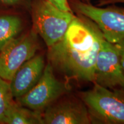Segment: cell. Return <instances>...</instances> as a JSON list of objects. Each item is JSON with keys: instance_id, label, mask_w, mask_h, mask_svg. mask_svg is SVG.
I'll use <instances>...</instances> for the list:
<instances>
[{"instance_id": "cell-1", "label": "cell", "mask_w": 124, "mask_h": 124, "mask_svg": "<svg viewBox=\"0 0 124 124\" xmlns=\"http://www.w3.org/2000/svg\"><path fill=\"white\" fill-rule=\"evenodd\" d=\"M104 39L95 23L75 14L61 39L48 48V63L67 79L94 83L96 59Z\"/></svg>"}, {"instance_id": "cell-2", "label": "cell", "mask_w": 124, "mask_h": 124, "mask_svg": "<svg viewBox=\"0 0 124 124\" xmlns=\"http://www.w3.org/2000/svg\"><path fill=\"white\" fill-rule=\"evenodd\" d=\"M94 85L79 94L87 108L91 123L124 124V89Z\"/></svg>"}, {"instance_id": "cell-3", "label": "cell", "mask_w": 124, "mask_h": 124, "mask_svg": "<svg viewBox=\"0 0 124 124\" xmlns=\"http://www.w3.org/2000/svg\"><path fill=\"white\" fill-rule=\"evenodd\" d=\"M29 14L32 28L48 48L61 39L75 14L62 10L48 0H32Z\"/></svg>"}, {"instance_id": "cell-4", "label": "cell", "mask_w": 124, "mask_h": 124, "mask_svg": "<svg viewBox=\"0 0 124 124\" xmlns=\"http://www.w3.org/2000/svg\"><path fill=\"white\" fill-rule=\"evenodd\" d=\"M70 7L75 14L90 18L101 31L103 38L114 43L124 39V8L116 4L98 7L78 0H68Z\"/></svg>"}, {"instance_id": "cell-5", "label": "cell", "mask_w": 124, "mask_h": 124, "mask_svg": "<svg viewBox=\"0 0 124 124\" xmlns=\"http://www.w3.org/2000/svg\"><path fill=\"white\" fill-rule=\"evenodd\" d=\"M71 90L67 82L62 81L56 77L53 68L48 63L36 85L16 100L23 106L43 113L51 104L69 94Z\"/></svg>"}, {"instance_id": "cell-6", "label": "cell", "mask_w": 124, "mask_h": 124, "mask_svg": "<svg viewBox=\"0 0 124 124\" xmlns=\"http://www.w3.org/2000/svg\"><path fill=\"white\" fill-rule=\"evenodd\" d=\"M39 48L38 34L32 28L12 40L0 52V78L10 82L20 67L35 55Z\"/></svg>"}, {"instance_id": "cell-7", "label": "cell", "mask_w": 124, "mask_h": 124, "mask_svg": "<svg viewBox=\"0 0 124 124\" xmlns=\"http://www.w3.org/2000/svg\"><path fill=\"white\" fill-rule=\"evenodd\" d=\"M93 83L110 89H124V72L117 50L114 44L105 39L96 59Z\"/></svg>"}, {"instance_id": "cell-8", "label": "cell", "mask_w": 124, "mask_h": 124, "mask_svg": "<svg viewBox=\"0 0 124 124\" xmlns=\"http://www.w3.org/2000/svg\"><path fill=\"white\" fill-rule=\"evenodd\" d=\"M43 124H89L87 108L80 98L63 96L43 112Z\"/></svg>"}, {"instance_id": "cell-9", "label": "cell", "mask_w": 124, "mask_h": 124, "mask_svg": "<svg viewBox=\"0 0 124 124\" xmlns=\"http://www.w3.org/2000/svg\"><path fill=\"white\" fill-rule=\"evenodd\" d=\"M44 56L35 55L20 67L9 82L13 98L22 97L36 85L45 68Z\"/></svg>"}, {"instance_id": "cell-10", "label": "cell", "mask_w": 124, "mask_h": 124, "mask_svg": "<svg viewBox=\"0 0 124 124\" xmlns=\"http://www.w3.org/2000/svg\"><path fill=\"white\" fill-rule=\"evenodd\" d=\"M6 124H43V113L33 110L13 102L1 120Z\"/></svg>"}, {"instance_id": "cell-11", "label": "cell", "mask_w": 124, "mask_h": 124, "mask_svg": "<svg viewBox=\"0 0 124 124\" xmlns=\"http://www.w3.org/2000/svg\"><path fill=\"white\" fill-rule=\"evenodd\" d=\"M24 25V19L20 13H0V52L10 41L18 36Z\"/></svg>"}, {"instance_id": "cell-12", "label": "cell", "mask_w": 124, "mask_h": 124, "mask_svg": "<svg viewBox=\"0 0 124 124\" xmlns=\"http://www.w3.org/2000/svg\"><path fill=\"white\" fill-rule=\"evenodd\" d=\"M13 98L9 82L0 78V122L9 106L14 101Z\"/></svg>"}, {"instance_id": "cell-13", "label": "cell", "mask_w": 124, "mask_h": 124, "mask_svg": "<svg viewBox=\"0 0 124 124\" xmlns=\"http://www.w3.org/2000/svg\"><path fill=\"white\" fill-rule=\"evenodd\" d=\"M32 0H0V3L7 7L25 10L29 13Z\"/></svg>"}, {"instance_id": "cell-14", "label": "cell", "mask_w": 124, "mask_h": 124, "mask_svg": "<svg viewBox=\"0 0 124 124\" xmlns=\"http://www.w3.org/2000/svg\"><path fill=\"white\" fill-rule=\"evenodd\" d=\"M114 45L118 54L121 65L124 72V39H122L118 42L114 43Z\"/></svg>"}, {"instance_id": "cell-15", "label": "cell", "mask_w": 124, "mask_h": 124, "mask_svg": "<svg viewBox=\"0 0 124 124\" xmlns=\"http://www.w3.org/2000/svg\"><path fill=\"white\" fill-rule=\"evenodd\" d=\"M58 8L66 12H73L70 7L68 0H48Z\"/></svg>"}, {"instance_id": "cell-16", "label": "cell", "mask_w": 124, "mask_h": 124, "mask_svg": "<svg viewBox=\"0 0 124 124\" xmlns=\"http://www.w3.org/2000/svg\"><path fill=\"white\" fill-rule=\"evenodd\" d=\"M117 4H124V0H101V1H98V3L97 4V6L104 7L108 5Z\"/></svg>"}, {"instance_id": "cell-17", "label": "cell", "mask_w": 124, "mask_h": 124, "mask_svg": "<svg viewBox=\"0 0 124 124\" xmlns=\"http://www.w3.org/2000/svg\"><path fill=\"white\" fill-rule=\"evenodd\" d=\"M78 1H80L84 3H87V4H90L91 3L90 0H78Z\"/></svg>"}, {"instance_id": "cell-18", "label": "cell", "mask_w": 124, "mask_h": 124, "mask_svg": "<svg viewBox=\"0 0 124 124\" xmlns=\"http://www.w3.org/2000/svg\"><path fill=\"white\" fill-rule=\"evenodd\" d=\"M99 1H101V0H99Z\"/></svg>"}]
</instances>
